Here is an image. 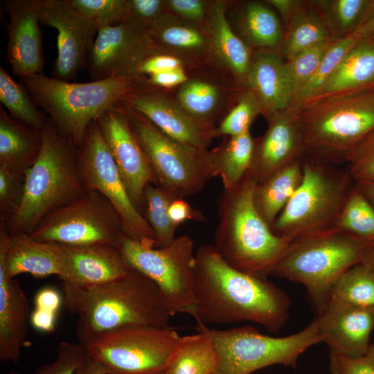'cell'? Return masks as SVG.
I'll list each match as a JSON object with an SVG mask.
<instances>
[{
    "label": "cell",
    "mask_w": 374,
    "mask_h": 374,
    "mask_svg": "<svg viewBox=\"0 0 374 374\" xmlns=\"http://www.w3.org/2000/svg\"><path fill=\"white\" fill-rule=\"evenodd\" d=\"M195 303L188 312L204 325L249 321L278 332L290 316L288 295L268 279L226 263L213 245L196 251Z\"/></svg>",
    "instance_id": "obj_1"
},
{
    "label": "cell",
    "mask_w": 374,
    "mask_h": 374,
    "mask_svg": "<svg viewBox=\"0 0 374 374\" xmlns=\"http://www.w3.org/2000/svg\"><path fill=\"white\" fill-rule=\"evenodd\" d=\"M62 284L63 303L77 316L75 332L82 345L122 327H169L172 316L158 287L132 267L123 277L98 285Z\"/></svg>",
    "instance_id": "obj_2"
},
{
    "label": "cell",
    "mask_w": 374,
    "mask_h": 374,
    "mask_svg": "<svg viewBox=\"0 0 374 374\" xmlns=\"http://www.w3.org/2000/svg\"><path fill=\"white\" fill-rule=\"evenodd\" d=\"M42 147L26 172L20 203L4 224L10 235L30 234L50 213L80 197L87 190L78 160V145L49 117Z\"/></svg>",
    "instance_id": "obj_3"
},
{
    "label": "cell",
    "mask_w": 374,
    "mask_h": 374,
    "mask_svg": "<svg viewBox=\"0 0 374 374\" xmlns=\"http://www.w3.org/2000/svg\"><path fill=\"white\" fill-rule=\"evenodd\" d=\"M256 184L247 174L236 186L220 193L213 246L232 267L267 279L292 241L276 235L256 211Z\"/></svg>",
    "instance_id": "obj_4"
},
{
    "label": "cell",
    "mask_w": 374,
    "mask_h": 374,
    "mask_svg": "<svg viewBox=\"0 0 374 374\" xmlns=\"http://www.w3.org/2000/svg\"><path fill=\"white\" fill-rule=\"evenodd\" d=\"M288 109L306 157L326 163L345 165L350 151L374 130V90L310 99Z\"/></svg>",
    "instance_id": "obj_5"
},
{
    "label": "cell",
    "mask_w": 374,
    "mask_h": 374,
    "mask_svg": "<svg viewBox=\"0 0 374 374\" xmlns=\"http://www.w3.org/2000/svg\"><path fill=\"white\" fill-rule=\"evenodd\" d=\"M31 98L77 145L89 125L120 103L141 77L114 76L88 82L63 81L44 73L19 78Z\"/></svg>",
    "instance_id": "obj_6"
},
{
    "label": "cell",
    "mask_w": 374,
    "mask_h": 374,
    "mask_svg": "<svg viewBox=\"0 0 374 374\" xmlns=\"http://www.w3.org/2000/svg\"><path fill=\"white\" fill-rule=\"evenodd\" d=\"M355 185L346 166L305 156L301 183L270 226L271 231L292 242L333 229Z\"/></svg>",
    "instance_id": "obj_7"
},
{
    "label": "cell",
    "mask_w": 374,
    "mask_h": 374,
    "mask_svg": "<svg viewBox=\"0 0 374 374\" xmlns=\"http://www.w3.org/2000/svg\"><path fill=\"white\" fill-rule=\"evenodd\" d=\"M366 243L335 228L293 240L271 275L302 284L319 312L332 287L361 262Z\"/></svg>",
    "instance_id": "obj_8"
},
{
    "label": "cell",
    "mask_w": 374,
    "mask_h": 374,
    "mask_svg": "<svg viewBox=\"0 0 374 374\" xmlns=\"http://www.w3.org/2000/svg\"><path fill=\"white\" fill-rule=\"evenodd\" d=\"M196 323L197 330L209 337L215 351L212 374H251L276 364L295 368L305 350L321 343L315 319L303 330L280 337L263 335L250 326L218 330Z\"/></svg>",
    "instance_id": "obj_9"
},
{
    "label": "cell",
    "mask_w": 374,
    "mask_h": 374,
    "mask_svg": "<svg viewBox=\"0 0 374 374\" xmlns=\"http://www.w3.org/2000/svg\"><path fill=\"white\" fill-rule=\"evenodd\" d=\"M123 106L157 175L159 186L173 198L195 195L215 177L211 152L168 136L142 114Z\"/></svg>",
    "instance_id": "obj_10"
},
{
    "label": "cell",
    "mask_w": 374,
    "mask_h": 374,
    "mask_svg": "<svg viewBox=\"0 0 374 374\" xmlns=\"http://www.w3.org/2000/svg\"><path fill=\"white\" fill-rule=\"evenodd\" d=\"M129 265L158 287L172 317L187 313L195 303V242L177 237L163 248L148 247L125 235L118 247Z\"/></svg>",
    "instance_id": "obj_11"
},
{
    "label": "cell",
    "mask_w": 374,
    "mask_h": 374,
    "mask_svg": "<svg viewBox=\"0 0 374 374\" xmlns=\"http://www.w3.org/2000/svg\"><path fill=\"white\" fill-rule=\"evenodd\" d=\"M180 336L170 328L129 326L98 335L82 345L105 374L165 372Z\"/></svg>",
    "instance_id": "obj_12"
},
{
    "label": "cell",
    "mask_w": 374,
    "mask_h": 374,
    "mask_svg": "<svg viewBox=\"0 0 374 374\" xmlns=\"http://www.w3.org/2000/svg\"><path fill=\"white\" fill-rule=\"evenodd\" d=\"M30 235L37 240L66 246L117 248L126 235L109 202L99 192L87 189L78 199L48 214Z\"/></svg>",
    "instance_id": "obj_13"
},
{
    "label": "cell",
    "mask_w": 374,
    "mask_h": 374,
    "mask_svg": "<svg viewBox=\"0 0 374 374\" xmlns=\"http://www.w3.org/2000/svg\"><path fill=\"white\" fill-rule=\"evenodd\" d=\"M78 160L86 189L101 193L118 213L125 235L142 244L154 247V235L144 216L137 209L98 123L88 127L78 145Z\"/></svg>",
    "instance_id": "obj_14"
},
{
    "label": "cell",
    "mask_w": 374,
    "mask_h": 374,
    "mask_svg": "<svg viewBox=\"0 0 374 374\" xmlns=\"http://www.w3.org/2000/svg\"><path fill=\"white\" fill-rule=\"evenodd\" d=\"M96 122L133 202L143 215L144 190L150 184L159 186V182L125 107L118 103Z\"/></svg>",
    "instance_id": "obj_15"
},
{
    "label": "cell",
    "mask_w": 374,
    "mask_h": 374,
    "mask_svg": "<svg viewBox=\"0 0 374 374\" xmlns=\"http://www.w3.org/2000/svg\"><path fill=\"white\" fill-rule=\"evenodd\" d=\"M39 21L57 31L53 78L71 82L87 66L98 28L78 13L69 0H39Z\"/></svg>",
    "instance_id": "obj_16"
},
{
    "label": "cell",
    "mask_w": 374,
    "mask_h": 374,
    "mask_svg": "<svg viewBox=\"0 0 374 374\" xmlns=\"http://www.w3.org/2000/svg\"><path fill=\"white\" fill-rule=\"evenodd\" d=\"M159 49L148 33L121 22L98 30L86 66L93 80L139 77L136 72L139 63Z\"/></svg>",
    "instance_id": "obj_17"
},
{
    "label": "cell",
    "mask_w": 374,
    "mask_h": 374,
    "mask_svg": "<svg viewBox=\"0 0 374 374\" xmlns=\"http://www.w3.org/2000/svg\"><path fill=\"white\" fill-rule=\"evenodd\" d=\"M145 116L168 136L187 145L205 150L215 127L189 116L178 103L143 80L120 102Z\"/></svg>",
    "instance_id": "obj_18"
},
{
    "label": "cell",
    "mask_w": 374,
    "mask_h": 374,
    "mask_svg": "<svg viewBox=\"0 0 374 374\" xmlns=\"http://www.w3.org/2000/svg\"><path fill=\"white\" fill-rule=\"evenodd\" d=\"M321 343L330 354L360 357L369 351L374 329V313L329 299L317 312Z\"/></svg>",
    "instance_id": "obj_19"
},
{
    "label": "cell",
    "mask_w": 374,
    "mask_h": 374,
    "mask_svg": "<svg viewBox=\"0 0 374 374\" xmlns=\"http://www.w3.org/2000/svg\"><path fill=\"white\" fill-rule=\"evenodd\" d=\"M8 14L6 60L19 78L43 73L44 57L39 28V0L3 1Z\"/></svg>",
    "instance_id": "obj_20"
},
{
    "label": "cell",
    "mask_w": 374,
    "mask_h": 374,
    "mask_svg": "<svg viewBox=\"0 0 374 374\" xmlns=\"http://www.w3.org/2000/svg\"><path fill=\"white\" fill-rule=\"evenodd\" d=\"M267 121L265 132L255 140L252 160L247 172L256 183L306 156L301 133L288 108L273 114Z\"/></svg>",
    "instance_id": "obj_21"
},
{
    "label": "cell",
    "mask_w": 374,
    "mask_h": 374,
    "mask_svg": "<svg viewBox=\"0 0 374 374\" xmlns=\"http://www.w3.org/2000/svg\"><path fill=\"white\" fill-rule=\"evenodd\" d=\"M64 266L63 245L37 240L28 233L10 235L0 223V267L9 278L26 273L58 277Z\"/></svg>",
    "instance_id": "obj_22"
},
{
    "label": "cell",
    "mask_w": 374,
    "mask_h": 374,
    "mask_svg": "<svg viewBox=\"0 0 374 374\" xmlns=\"http://www.w3.org/2000/svg\"><path fill=\"white\" fill-rule=\"evenodd\" d=\"M62 283L87 287L109 283L130 271L120 250L109 245L66 246Z\"/></svg>",
    "instance_id": "obj_23"
},
{
    "label": "cell",
    "mask_w": 374,
    "mask_h": 374,
    "mask_svg": "<svg viewBox=\"0 0 374 374\" xmlns=\"http://www.w3.org/2000/svg\"><path fill=\"white\" fill-rule=\"evenodd\" d=\"M31 312L19 282L0 267V359L17 363L26 341Z\"/></svg>",
    "instance_id": "obj_24"
},
{
    "label": "cell",
    "mask_w": 374,
    "mask_h": 374,
    "mask_svg": "<svg viewBox=\"0 0 374 374\" xmlns=\"http://www.w3.org/2000/svg\"><path fill=\"white\" fill-rule=\"evenodd\" d=\"M284 63L274 51L264 49L252 55L244 84L258 100L267 119L287 109L292 103Z\"/></svg>",
    "instance_id": "obj_25"
},
{
    "label": "cell",
    "mask_w": 374,
    "mask_h": 374,
    "mask_svg": "<svg viewBox=\"0 0 374 374\" xmlns=\"http://www.w3.org/2000/svg\"><path fill=\"white\" fill-rule=\"evenodd\" d=\"M207 23L206 30L213 53L239 81L244 84L252 53L250 48L231 28L226 17L224 2L216 1L211 3Z\"/></svg>",
    "instance_id": "obj_26"
},
{
    "label": "cell",
    "mask_w": 374,
    "mask_h": 374,
    "mask_svg": "<svg viewBox=\"0 0 374 374\" xmlns=\"http://www.w3.org/2000/svg\"><path fill=\"white\" fill-rule=\"evenodd\" d=\"M42 130L31 127L0 108V166L25 174L42 147Z\"/></svg>",
    "instance_id": "obj_27"
},
{
    "label": "cell",
    "mask_w": 374,
    "mask_h": 374,
    "mask_svg": "<svg viewBox=\"0 0 374 374\" xmlns=\"http://www.w3.org/2000/svg\"><path fill=\"white\" fill-rule=\"evenodd\" d=\"M373 81L374 40L362 38L348 53L329 79L306 100L363 91Z\"/></svg>",
    "instance_id": "obj_28"
},
{
    "label": "cell",
    "mask_w": 374,
    "mask_h": 374,
    "mask_svg": "<svg viewBox=\"0 0 374 374\" xmlns=\"http://www.w3.org/2000/svg\"><path fill=\"white\" fill-rule=\"evenodd\" d=\"M304 158L283 166L256 183L253 191V202L260 217L269 226L300 186Z\"/></svg>",
    "instance_id": "obj_29"
},
{
    "label": "cell",
    "mask_w": 374,
    "mask_h": 374,
    "mask_svg": "<svg viewBox=\"0 0 374 374\" xmlns=\"http://www.w3.org/2000/svg\"><path fill=\"white\" fill-rule=\"evenodd\" d=\"M199 25L166 12L148 33L161 49L167 48L181 53L198 55L212 51L207 30Z\"/></svg>",
    "instance_id": "obj_30"
},
{
    "label": "cell",
    "mask_w": 374,
    "mask_h": 374,
    "mask_svg": "<svg viewBox=\"0 0 374 374\" xmlns=\"http://www.w3.org/2000/svg\"><path fill=\"white\" fill-rule=\"evenodd\" d=\"M236 19L240 37L249 48H280L284 33L278 16L269 6L260 2L247 3Z\"/></svg>",
    "instance_id": "obj_31"
},
{
    "label": "cell",
    "mask_w": 374,
    "mask_h": 374,
    "mask_svg": "<svg viewBox=\"0 0 374 374\" xmlns=\"http://www.w3.org/2000/svg\"><path fill=\"white\" fill-rule=\"evenodd\" d=\"M255 140L250 130L228 136L211 152L215 177L221 178L224 189L236 186L247 174L253 153Z\"/></svg>",
    "instance_id": "obj_32"
},
{
    "label": "cell",
    "mask_w": 374,
    "mask_h": 374,
    "mask_svg": "<svg viewBox=\"0 0 374 374\" xmlns=\"http://www.w3.org/2000/svg\"><path fill=\"white\" fill-rule=\"evenodd\" d=\"M331 39L335 38L319 6L315 10L308 6L287 26L280 49L287 61L299 53Z\"/></svg>",
    "instance_id": "obj_33"
},
{
    "label": "cell",
    "mask_w": 374,
    "mask_h": 374,
    "mask_svg": "<svg viewBox=\"0 0 374 374\" xmlns=\"http://www.w3.org/2000/svg\"><path fill=\"white\" fill-rule=\"evenodd\" d=\"M216 354L209 337L204 332L180 337L168 361L166 374H212Z\"/></svg>",
    "instance_id": "obj_34"
},
{
    "label": "cell",
    "mask_w": 374,
    "mask_h": 374,
    "mask_svg": "<svg viewBox=\"0 0 374 374\" xmlns=\"http://www.w3.org/2000/svg\"><path fill=\"white\" fill-rule=\"evenodd\" d=\"M329 299L374 313V274L359 262L345 271L331 288Z\"/></svg>",
    "instance_id": "obj_35"
},
{
    "label": "cell",
    "mask_w": 374,
    "mask_h": 374,
    "mask_svg": "<svg viewBox=\"0 0 374 374\" xmlns=\"http://www.w3.org/2000/svg\"><path fill=\"white\" fill-rule=\"evenodd\" d=\"M176 102L199 123L212 127V121L220 106L222 94L215 84L199 79H188L182 84Z\"/></svg>",
    "instance_id": "obj_36"
},
{
    "label": "cell",
    "mask_w": 374,
    "mask_h": 374,
    "mask_svg": "<svg viewBox=\"0 0 374 374\" xmlns=\"http://www.w3.org/2000/svg\"><path fill=\"white\" fill-rule=\"evenodd\" d=\"M0 101L9 114L17 121L35 129L42 130L47 117L35 104L27 89L15 80L0 66Z\"/></svg>",
    "instance_id": "obj_37"
},
{
    "label": "cell",
    "mask_w": 374,
    "mask_h": 374,
    "mask_svg": "<svg viewBox=\"0 0 374 374\" xmlns=\"http://www.w3.org/2000/svg\"><path fill=\"white\" fill-rule=\"evenodd\" d=\"M334 228L365 243L374 242V207L356 185L344 204Z\"/></svg>",
    "instance_id": "obj_38"
},
{
    "label": "cell",
    "mask_w": 374,
    "mask_h": 374,
    "mask_svg": "<svg viewBox=\"0 0 374 374\" xmlns=\"http://www.w3.org/2000/svg\"><path fill=\"white\" fill-rule=\"evenodd\" d=\"M143 199V216L154 235V247L170 245L177 238L178 227L172 223L168 213L169 206L175 198L159 186L150 184L144 190Z\"/></svg>",
    "instance_id": "obj_39"
},
{
    "label": "cell",
    "mask_w": 374,
    "mask_h": 374,
    "mask_svg": "<svg viewBox=\"0 0 374 374\" xmlns=\"http://www.w3.org/2000/svg\"><path fill=\"white\" fill-rule=\"evenodd\" d=\"M371 3L369 0H332L317 2L335 39L355 31L361 24Z\"/></svg>",
    "instance_id": "obj_40"
},
{
    "label": "cell",
    "mask_w": 374,
    "mask_h": 374,
    "mask_svg": "<svg viewBox=\"0 0 374 374\" xmlns=\"http://www.w3.org/2000/svg\"><path fill=\"white\" fill-rule=\"evenodd\" d=\"M362 38L359 28L334 41L323 57L314 74L301 89L290 107L296 105L312 96L329 79L344 58Z\"/></svg>",
    "instance_id": "obj_41"
},
{
    "label": "cell",
    "mask_w": 374,
    "mask_h": 374,
    "mask_svg": "<svg viewBox=\"0 0 374 374\" xmlns=\"http://www.w3.org/2000/svg\"><path fill=\"white\" fill-rule=\"evenodd\" d=\"M336 39H331L319 44L285 62L284 73L292 103L314 74L325 53Z\"/></svg>",
    "instance_id": "obj_42"
},
{
    "label": "cell",
    "mask_w": 374,
    "mask_h": 374,
    "mask_svg": "<svg viewBox=\"0 0 374 374\" xmlns=\"http://www.w3.org/2000/svg\"><path fill=\"white\" fill-rule=\"evenodd\" d=\"M262 114L260 104L249 89L240 96L238 103L214 130V136H233L249 131L257 116Z\"/></svg>",
    "instance_id": "obj_43"
},
{
    "label": "cell",
    "mask_w": 374,
    "mask_h": 374,
    "mask_svg": "<svg viewBox=\"0 0 374 374\" xmlns=\"http://www.w3.org/2000/svg\"><path fill=\"white\" fill-rule=\"evenodd\" d=\"M73 8L100 28L123 22L127 0H69Z\"/></svg>",
    "instance_id": "obj_44"
},
{
    "label": "cell",
    "mask_w": 374,
    "mask_h": 374,
    "mask_svg": "<svg viewBox=\"0 0 374 374\" xmlns=\"http://www.w3.org/2000/svg\"><path fill=\"white\" fill-rule=\"evenodd\" d=\"M166 12V1L127 0L123 22L139 31L148 33Z\"/></svg>",
    "instance_id": "obj_45"
},
{
    "label": "cell",
    "mask_w": 374,
    "mask_h": 374,
    "mask_svg": "<svg viewBox=\"0 0 374 374\" xmlns=\"http://www.w3.org/2000/svg\"><path fill=\"white\" fill-rule=\"evenodd\" d=\"M345 166L355 182L374 181V130L350 151Z\"/></svg>",
    "instance_id": "obj_46"
},
{
    "label": "cell",
    "mask_w": 374,
    "mask_h": 374,
    "mask_svg": "<svg viewBox=\"0 0 374 374\" xmlns=\"http://www.w3.org/2000/svg\"><path fill=\"white\" fill-rule=\"evenodd\" d=\"M25 174L0 166V222L17 208L24 190Z\"/></svg>",
    "instance_id": "obj_47"
},
{
    "label": "cell",
    "mask_w": 374,
    "mask_h": 374,
    "mask_svg": "<svg viewBox=\"0 0 374 374\" xmlns=\"http://www.w3.org/2000/svg\"><path fill=\"white\" fill-rule=\"evenodd\" d=\"M87 357L80 343L62 341L54 361L38 368L33 374H74Z\"/></svg>",
    "instance_id": "obj_48"
},
{
    "label": "cell",
    "mask_w": 374,
    "mask_h": 374,
    "mask_svg": "<svg viewBox=\"0 0 374 374\" xmlns=\"http://www.w3.org/2000/svg\"><path fill=\"white\" fill-rule=\"evenodd\" d=\"M330 374H374V344L365 355L348 357L329 354Z\"/></svg>",
    "instance_id": "obj_49"
},
{
    "label": "cell",
    "mask_w": 374,
    "mask_h": 374,
    "mask_svg": "<svg viewBox=\"0 0 374 374\" xmlns=\"http://www.w3.org/2000/svg\"><path fill=\"white\" fill-rule=\"evenodd\" d=\"M179 68H184V62L179 57L163 53L160 49L143 58L138 65L136 73L137 76L144 78Z\"/></svg>",
    "instance_id": "obj_50"
},
{
    "label": "cell",
    "mask_w": 374,
    "mask_h": 374,
    "mask_svg": "<svg viewBox=\"0 0 374 374\" xmlns=\"http://www.w3.org/2000/svg\"><path fill=\"white\" fill-rule=\"evenodd\" d=\"M166 10L188 21L202 24L208 18L206 3L202 0H168Z\"/></svg>",
    "instance_id": "obj_51"
},
{
    "label": "cell",
    "mask_w": 374,
    "mask_h": 374,
    "mask_svg": "<svg viewBox=\"0 0 374 374\" xmlns=\"http://www.w3.org/2000/svg\"><path fill=\"white\" fill-rule=\"evenodd\" d=\"M168 213L172 223L177 226L186 220H205L204 214L191 207L185 199H173L169 206Z\"/></svg>",
    "instance_id": "obj_52"
},
{
    "label": "cell",
    "mask_w": 374,
    "mask_h": 374,
    "mask_svg": "<svg viewBox=\"0 0 374 374\" xmlns=\"http://www.w3.org/2000/svg\"><path fill=\"white\" fill-rule=\"evenodd\" d=\"M188 80L184 68L172 69L148 76L146 83L157 88L169 89L181 86Z\"/></svg>",
    "instance_id": "obj_53"
},
{
    "label": "cell",
    "mask_w": 374,
    "mask_h": 374,
    "mask_svg": "<svg viewBox=\"0 0 374 374\" xmlns=\"http://www.w3.org/2000/svg\"><path fill=\"white\" fill-rule=\"evenodd\" d=\"M266 2L279 12L287 26L309 4L300 0H267Z\"/></svg>",
    "instance_id": "obj_54"
},
{
    "label": "cell",
    "mask_w": 374,
    "mask_h": 374,
    "mask_svg": "<svg viewBox=\"0 0 374 374\" xmlns=\"http://www.w3.org/2000/svg\"><path fill=\"white\" fill-rule=\"evenodd\" d=\"M62 299L60 294L55 288L46 287L35 294V308L56 314L61 305Z\"/></svg>",
    "instance_id": "obj_55"
},
{
    "label": "cell",
    "mask_w": 374,
    "mask_h": 374,
    "mask_svg": "<svg viewBox=\"0 0 374 374\" xmlns=\"http://www.w3.org/2000/svg\"><path fill=\"white\" fill-rule=\"evenodd\" d=\"M55 313L35 308L31 312L30 323L40 332H53L55 326Z\"/></svg>",
    "instance_id": "obj_56"
},
{
    "label": "cell",
    "mask_w": 374,
    "mask_h": 374,
    "mask_svg": "<svg viewBox=\"0 0 374 374\" xmlns=\"http://www.w3.org/2000/svg\"><path fill=\"white\" fill-rule=\"evenodd\" d=\"M362 38L374 40V1L371 3L358 27Z\"/></svg>",
    "instance_id": "obj_57"
},
{
    "label": "cell",
    "mask_w": 374,
    "mask_h": 374,
    "mask_svg": "<svg viewBox=\"0 0 374 374\" xmlns=\"http://www.w3.org/2000/svg\"><path fill=\"white\" fill-rule=\"evenodd\" d=\"M74 374H105V373L98 362L87 357L78 367Z\"/></svg>",
    "instance_id": "obj_58"
},
{
    "label": "cell",
    "mask_w": 374,
    "mask_h": 374,
    "mask_svg": "<svg viewBox=\"0 0 374 374\" xmlns=\"http://www.w3.org/2000/svg\"><path fill=\"white\" fill-rule=\"evenodd\" d=\"M360 262L374 274V242L366 243Z\"/></svg>",
    "instance_id": "obj_59"
},
{
    "label": "cell",
    "mask_w": 374,
    "mask_h": 374,
    "mask_svg": "<svg viewBox=\"0 0 374 374\" xmlns=\"http://www.w3.org/2000/svg\"><path fill=\"white\" fill-rule=\"evenodd\" d=\"M355 185L374 207V181L355 182Z\"/></svg>",
    "instance_id": "obj_60"
},
{
    "label": "cell",
    "mask_w": 374,
    "mask_h": 374,
    "mask_svg": "<svg viewBox=\"0 0 374 374\" xmlns=\"http://www.w3.org/2000/svg\"><path fill=\"white\" fill-rule=\"evenodd\" d=\"M365 90H374V81Z\"/></svg>",
    "instance_id": "obj_61"
},
{
    "label": "cell",
    "mask_w": 374,
    "mask_h": 374,
    "mask_svg": "<svg viewBox=\"0 0 374 374\" xmlns=\"http://www.w3.org/2000/svg\"><path fill=\"white\" fill-rule=\"evenodd\" d=\"M6 374H20L17 372H10V373H6Z\"/></svg>",
    "instance_id": "obj_62"
},
{
    "label": "cell",
    "mask_w": 374,
    "mask_h": 374,
    "mask_svg": "<svg viewBox=\"0 0 374 374\" xmlns=\"http://www.w3.org/2000/svg\"><path fill=\"white\" fill-rule=\"evenodd\" d=\"M159 374H166V373L163 372V373H159Z\"/></svg>",
    "instance_id": "obj_63"
}]
</instances>
